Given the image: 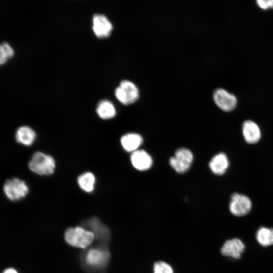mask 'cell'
Here are the masks:
<instances>
[{"mask_svg": "<svg viewBox=\"0 0 273 273\" xmlns=\"http://www.w3.org/2000/svg\"><path fill=\"white\" fill-rule=\"evenodd\" d=\"M56 166L54 158L41 151L34 152L28 164L30 170L39 175L52 174L55 170Z\"/></svg>", "mask_w": 273, "mask_h": 273, "instance_id": "obj_1", "label": "cell"}, {"mask_svg": "<svg viewBox=\"0 0 273 273\" xmlns=\"http://www.w3.org/2000/svg\"><path fill=\"white\" fill-rule=\"evenodd\" d=\"M64 237L69 245L81 249L88 247L95 239L92 231L80 226L68 228L65 232Z\"/></svg>", "mask_w": 273, "mask_h": 273, "instance_id": "obj_2", "label": "cell"}, {"mask_svg": "<svg viewBox=\"0 0 273 273\" xmlns=\"http://www.w3.org/2000/svg\"><path fill=\"white\" fill-rule=\"evenodd\" d=\"M110 257V252L105 245L89 249L84 256L86 264L90 267L101 269L108 264Z\"/></svg>", "mask_w": 273, "mask_h": 273, "instance_id": "obj_3", "label": "cell"}, {"mask_svg": "<svg viewBox=\"0 0 273 273\" xmlns=\"http://www.w3.org/2000/svg\"><path fill=\"white\" fill-rule=\"evenodd\" d=\"M3 191L7 198L12 201L25 198L29 189L26 182L18 177L7 179L4 184Z\"/></svg>", "mask_w": 273, "mask_h": 273, "instance_id": "obj_4", "label": "cell"}, {"mask_svg": "<svg viewBox=\"0 0 273 273\" xmlns=\"http://www.w3.org/2000/svg\"><path fill=\"white\" fill-rule=\"evenodd\" d=\"M194 160L192 151L184 147L177 149L173 156L170 157L169 163L176 172L184 173L189 170Z\"/></svg>", "mask_w": 273, "mask_h": 273, "instance_id": "obj_5", "label": "cell"}, {"mask_svg": "<svg viewBox=\"0 0 273 273\" xmlns=\"http://www.w3.org/2000/svg\"><path fill=\"white\" fill-rule=\"evenodd\" d=\"M117 99L122 104L128 105L136 102L139 98V90L136 85L128 80H122L115 90Z\"/></svg>", "mask_w": 273, "mask_h": 273, "instance_id": "obj_6", "label": "cell"}, {"mask_svg": "<svg viewBox=\"0 0 273 273\" xmlns=\"http://www.w3.org/2000/svg\"><path fill=\"white\" fill-rule=\"evenodd\" d=\"M251 207V201L246 196L238 193L232 195L229 208L233 215L237 216L245 215L250 212Z\"/></svg>", "mask_w": 273, "mask_h": 273, "instance_id": "obj_7", "label": "cell"}, {"mask_svg": "<svg viewBox=\"0 0 273 273\" xmlns=\"http://www.w3.org/2000/svg\"><path fill=\"white\" fill-rule=\"evenodd\" d=\"M213 99L216 105L224 111L234 110L237 104L236 97L222 88H218L214 91Z\"/></svg>", "mask_w": 273, "mask_h": 273, "instance_id": "obj_8", "label": "cell"}, {"mask_svg": "<svg viewBox=\"0 0 273 273\" xmlns=\"http://www.w3.org/2000/svg\"><path fill=\"white\" fill-rule=\"evenodd\" d=\"M85 223L95 234V238L106 245V243H108L111 239L109 229L97 217L89 218Z\"/></svg>", "mask_w": 273, "mask_h": 273, "instance_id": "obj_9", "label": "cell"}, {"mask_svg": "<svg viewBox=\"0 0 273 273\" xmlns=\"http://www.w3.org/2000/svg\"><path fill=\"white\" fill-rule=\"evenodd\" d=\"M93 29L97 37L105 38L110 35L113 25L105 15L96 14L93 18Z\"/></svg>", "mask_w": 273, "mask_h": 273, "instance_id": "obj_10", "label": "cell"}, {"mask_svg": "<svg viewBox=\"0 0 273 273\" xmlns=\"http://www.w3.org/2000/svg\"><path fill=\"white\" fill-rule=\"evenodd\" d=\"M130 162L135 169L141 171L150 169L153 164L151 156L146 151L141 149L131 153Z\"/></svg>", "mask_w": 273, "mask_h": 273, "instance_id": "obj_11", "label": "cell"}, {"mask_svg": "<svg viewBox=\"0 0 273 273\" xmlns=\"http://www.w3.org/2000/svg\"><path fill=\"white\" fill-rule=\"evenodd\" d=\"M245 249V245L239 239L226 241L221 249L222 254L225 256L239 259Z\"/></svg>", "mask_w": 273, "mask_h": 273, "instance_id": "obj_12", "label": "cell"}, {"mask_svg": "<svg viewBox=\"0 0 273 273\" xmlns=\"http://www.w3.org/2000/svg\"><path fill=\"white\" fill-rule=\"evenodd\" d=\"M143 143L142 136L138 133H127L122 135L120 139V144L123 149L131 153L139 150Z\"/></svg>", "mask_w": 273, "mask_h": 273, "instance_id": "obj_13", "label": "cell"}, {"mask_svg": "<svg viewBox=\"0 0 273 273\" xmlns=\"http://www.w3.org/2000/svg\"><path fill=\"white\" fill-rule=\"evenodd\" d=\"M242 132L246 142L250 144L257 143L261 138V131L258 125L251 120L245 121Z\"/></svg>", "mask_w": 273, "mask_h": 273, "instance_id": "obj_14", "label": "cell"}, {"mask_svg": "<svg viewBox=\"0 0 273 273\" xmlns=\"http://www.w3.org/2000/svg\"><path fill=\"white\" fill-rule=\"evenodd\" d=\"M229 166V161L226 155L220 153L213 156L209 163L211 171L215 174H223Z\"/></svg>", "mask_w": 273, "mask_h": 273, "instance_id": "obj_15", "label": "cell"}, {"mask_svg": "<svg viewBox=\"0 0 273 273\" xmlns=\"http://www.w3.org/2000/svg\"><path fill=\"white\" fill-rule=\"evenodd\" d=\"M36 138L35 131L26 125L19 127L15 133V139L17 143L25 146L33 144Z\"/></svg>", "mask_w": 273, "mask_h": 273, "instance_id": "obj_16", "label": "cell"}, {"mask_svg": "<svg viewBox=\"0 0 273 273\" xmlns=\"http://www.w3.org/2000/svg\"><path fill=\"white\" fill-rule=\"evenodd\" d=\"M96 112L98 116L104 120L113 118L116 114L114 104L107 100H102L98 103Z\"/></svg>", "mask_w": 273, "mask_h": 273, "instance_id": "obj_17", "label": "cell"}, {"mask_svg": "<svg viewBox=\"0 0 273 273\" xmlns=\"http://www.w3.org/2000/svg\"><path fill=\"white\" fill-rule=\"evenodd\" d=\"M80 189L86 193H92L95 189L96 178L91 172H84L80 174L77 179Z\"/></svg>", "mask_w": 273, "mask_h": 273, "instance_id": "obj_18", "label": "cell"}, {"mask_svg": "<svg viewBox=\"0 0 273 273\" xmlns=\"http://www.w3.org/2000/svg\"><path fill=\"white\" fill-rule=\"evenodd\" d=\"M256 239L260 245L266 247L273 245V229L260 228L256 233Z\"/></svg>", "mask_w": 273, "mask_h": 273, "instance_id": "obj_19", "label": "cell"}, {"mask_svg": "<svg viewBox=\"0 0 273 273\" xmlns=\"http://www.w3.org/2000/svg\"><path fill=\"white\" fill-rule=\"evenodd\" d=\"M14 55V51L7 42H4L0 46V64H4Z\"/></svg>", "mask_w": 273, "mask_h": 273, "instance_id": "obj_20", "label": "cell"}, {"mask_svg": "<svg viewBox=\"0 0 273 273\" xmlns=\"http://www.w3.org/2000/svg\"><path fill=\"white\" fill-rule=\"evenodd\" d=\"M153 273H174L172 267L167 263L159 261L153 266Z\"/></svg>", "mask_w": 273, "mask_h": 273, "instance_id": "obj_21", "label": "cell"}, {"mask_svg": "<svg viewBox=\"0 0 273 273\" xmlns=\"http://www.w3.org/2000/svg\"><path fill=\"white\" fill-rule=\"evenodd\" d=\"M258 6L263 9L273 8V0H258L256 1Z\"/></svg>", "mask_w": 273, "mask_h": 273, "instance_id": "obj_22", "label": "cell"}, {"mask_svg": "<svg viewBox=\"0 0 273 273\" xmlns=\"http://www.w3.org/2000/svg\"><path fill=\"white\" fill-rule=\"evenodd\" d=\"M3 273H18V271L13 268H8L5 269Z\"/></svg>", "mask_w": 273, "mask_h": 273, "instance_id": "obj_23", "label": "cell"}]
</instances>
